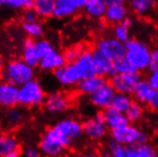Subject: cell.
<instances>
[{
  "instance_id": "1",
  "label": "cell",
  "mask_w": 158,
  "mask_h": 157,
  "mask_svg": "<svg viewBox=\"0 0 158 157\" xmlns=\"http://www.w3.org/2000/svg\"><path fill=\"white\" fill-rule=\"evenodd\" d=\"M83 135V123L73 117H65L49 128L42 136L68 149Z\"/></svg>"
},
{
  "instance_id": "2",
  "label": "cell",
  "mask_w": 158,
  "mask_h": 157,
  "mask_svg": "<svg viewBox=\"0 0 158 157\" xmlns=\"http://www.w3.org/2000/svg\"><path fill=\"white\" fill-rule=\"evenodd\" d=\"M125 44L126 53L125 57L130 64L136 70V72H142L149 69L152 51L150 47L144 41L130 38Z\"/></svg>"
},
{
  "instance_id": "3",
  "label": "cell",
  "mask_w": 158,
  "mask_h": 157,
  "mask_svg": "<svg viewBox=\"0 0 158 157\" xmlns=\"http://www.w3.org/2000/svg\"><path fill=\"white\" fill-rule=\"evenodd\" d=\"M1 76L4 81L12 83L19 88L35 79V69L26 64L22 59H14L5 65Z\"/></svg>"
},
{
  "instance_id": "4",
  "label": "cell",
  "mask_w": 158,
  "mask_h": 157,
  "mask_svg": "<svg viewBox=\"0 0 158 157\" xmlns=\"http://www.w3.org/2000/svg\"><path fill=\"white\" fill-rule=\"evenodd\" d=\"M46 93L36 79H32L18 88V104L23 107L36 108L44 104Z\"/></svg>"
},
{
  "instance_id": "5",
  "label": "cell",
  "mask_w": 158,
  "mask_h": 157,
  "mask_svg": "<svg viewBox=\"0 0 158 157\" xmlns=\"http://www.w3.org/2000/svg\"><path fill=\"white\" fill-rule=\"evenodd\" d=\"M110 138L123 147H135V146L148 142L147 133L134 125L129 124L118 130L110 131Z\"/></svg>"
},
{
  "instance_id": "6",
  "label": "cell",
  "mask_w": 158,
  "mask_h": 157,
  "mask_svg": "<svg viewBox=\"0 0 158 157\" xmlns=\"http://www.w3.org/2000/svg\"><path fill=\"white\" fill-rule=\"evenodd\" d=\"M141 79V74L138 72L124 74L115 73L111 77H110L109 83L114 88L116 93H124L131 95L133 93L135 86L137 85V83Z\"/></svg>"
},
{
  "instance_id": "7",
  "label": "cell",
  "mask_w": 158,
  "mask_h": 157,
  "mask_svg": "<svg viewBox=\"0 0 158 157\" xmlns=\"http://www.w3.org/2000/svg\"><path fill=\"white\" fill-rule=\"evenodd\" d=\"M95 50L99 51L112 61L124 57L126 53L125 44L118 41L114 36L99 38L95 43Z\"/></svg>"
},
{
  "instance_id": "8",
  "label": "cell",
  "mask_w": 158,
  "mask_h": 157,
  "mask_svg": "<svg viewBox=\"0 0 158 157\" xmlns=\"http://www.w3.org/2000/svg\"><path fill=\"white\" fill-rule=\"evenodd\" d=\"M108 130L109 129L102 113L94 115L83 123V134L94 141L103 139L107 135Z\"/></svg>"
},
{
  "instance_id": "9",
  "label": "cell",
  "mask_w": 158,
  "mask_h": 157,
  "mask_svg": "<svg viewBox=\"0 0 158 157\" xmlns=\"http://www.w3.org/2000/svg\"><path fill=\"white\" fill-rule=\"evenodd\" d=\"M107 10L105 20L110 24H120L128 17V9L122 0H105Z\"/></svg>"
},
{
  "instance_id": "10",
  "label": "cell",
  "mask_w": 158,
  "mask_h": 157,
  "mask_svg": "<svg viewBox=\"0 0 158 157\" xmlns=\"http://www.w3.org/2000/svg\"><path fill=\"white\" fill-rule=\"evenodd\" d=\"M115 93V91L110 86V84L106 82L99 87L94 93L89 95V101L94 107L104 110L110 107Z\"/></svg>"
},
{
  "instance_id": "11",
  "label": "cell",
  "mask_w": 158,
  "mask_h": 157,
  "mask_svg": "<svg viewBox=\"0 0 158 157\" xmlns=\"http://www.w3.org/2000/svg\"><path fill=\"white\" fill-rule=\"evenodd\" d=\"M53 75L61 85L66 87L77 86L82 80V76L74 63L65 64L60 69L53 72Z\"/></svg>"
},
{
  "instance_id": "12",
  "label": "cell",
  "mask_w": 158,
  "mask_h": 157,
  "mask_svg": "<svg viewBox=\"0 0 158 157\" xmlns=\"http://www.w3.org/2000/svg\"><path fill=\"white\" fill-rule=\"evenodd\" d=\"M70 100L65 93L61 92H52L46 96L44 107L48 113L59 114L66 111L70 107Z\"/></svg>"
},
{
  "instance_id": "13",
  "label": "cell",
  "mask_w": 158,
  "mask_h": 157,
  "mask_svg": "<svg viewBox=\"0 0 158 157\" xmlns=\"http://www.w3.org/2000/svg\"><path fill=\"white\" fill-rule=\"evenodd\" d=\"M86 0H56L52 16L66 18L74 15L79 10L84 9Z\"/></svg>"
},
{
  "instance_id": "14",
  "label": "cell",
  "mask_w": 158,
  "mask_h": 157,
  "mask_svg": "<svg viewBox=\"0 0 158 157\" xmlns=\"http://www.w3.org/2000/svg\"><path fill=\"white\" fill-rule=\"evenodd\" d=\"M18 104V87L7 82L0 81V106L10 109Z\"/></svg>"
},
{
  "instance_id": "15",
  "label": "cell",
  "mask_w": 158,
  "mask_h": 157,
  "mask_svg": "<svg viewBox=\"0 0 158 157\" xmlns=\"http://www.w3.org/2000/svg\"><path fill=\"white\" fill-rule=\"evenodd\" d=\"M93 54V60L94 64V69H95V74L100 77H111L114 74V61L108 58L106 55L101 53L97 50L92 51Z\"/></svg>"
},
{
  "instance_id": "16",
  "label": "cell",
  "mask_w": 158,
  "mask_h": 157,
  "mask_svg": "<svg viewBox=\"0 0 158 157\" xmlns=\"http://www.w3.org/2000/svg\"><path fill=\"white\" fill-rule=\"evenodd\" d=\"M74 64L82 76V80L96 75L92 51L85 49L82 54L79 56V58L74 62Z\"/></svg>"
},
{
  "instance_id": "17",
  "label": "cell",
  "mask_w": 158,
  "mask_h": 157,
  "mask_svg": "<svg viewBox=\"0 0 158 157\" xmlns=\"http://www.w3.org/2000/svg\"><path fill=\"white\" fill-rule=\"evenodd\" d=\"M101 113H102V114L104 116L108 129L110 131L114 130H118L120 128H123V127L131 124L127 116L125 115V114L118 113V111H116L114 109H111L110 107L104 109L103 111H101Z\"/></svg>"
},
{
  "instance_id": "18",
  "label": "cell",
  "mask_w": 158,
  "mask_h": 157,
  "mask_svg": "<svg viewBox=\"0 0 158 157\" xmlns=\"http://www.w3.org/2000/svg\"><path fill=\"white\" fill-rule=\"evenodd\" d=\"M65 64L66 62L63 57V53L54 49L51 53L40 59L38 67L45 72H55Z\"/></svg>"
},
{
  "instance_id": "19",
  "label": "cell",
  "mask_w": 158,
  "mask_h": 157,
  "mask_svg": "<svg viewBox=\"0 0 158 157\" xmlns=\"http://www.w3.org/2000/svg\"><path fill=\"white\" fill-rule=\"evenodd\" d=\"M22 60L31 68H36L39 66L40 57L35 49V40L26 38L22 46Z\"/></svg>"
},
{
  "instance_id": "20",
  "label": "cell",
  "mask_w": 158,
  "mask_h": 157,
  "mask_svg": "<svg viewBox=\"0 0 158 157\" xmlns=\"http://www.w3.org/2000/svg\"><path fill=\"white\" fill-rule=\"evenodd\" d=\"M107 5L105 0H86L85 14L93 19H101L105 16Z\"/></svg>"
},
{
  "instance_id": "21",
  "label": "cell",
  "mask_w": 158,
  "mask_h": 157,
  "mask_svg": "<svg viewBox=\"0 0 158 157\" xmlns=\"http://www.w3.org/2000/svg\"><path fill=\"white\" fill-rule=\"evenodd\" d=\"M107 81L105 78L100 77L98 75H94L93 77L86 78V79H83L79 82L77 84V91L82 94H86L89 96L99 87H101Z\"/></svg>"
},
{
  "instance_id": "22",
  "label": "cell",
  "mask_w": 158,
  "mask_h": 157,
  "mask_svg": "<svg viewBox=\"0 0 158 157\" xmlns=\"http://www.w3.org/2000/svg\"><path fill=\"white\" fill-rule=\"evenodd\" d=\"M153 92V89L151 88L149 85L147 79H142L137 83V85L135 86L132 96L135 100V102H137L139 104H147L148 101Z\"/></svg>"
},
{
  "instance_id": "23",
  "label": "cell",
  "mask_w": 158,
  "mask_h": 157,
  "mask_svg": "<svg viewBox=\"0 0 158 157\" xmlns=\"http://www.w3.org/2000/svg\"><path fill=\"white\" fill-rule=\"evenodd\" d=\"M19 149V142L12 133L0 132V157Z\"/></svg>"
},
{
  "instance_id": "24",
  "label": "cell",
  "mask_w": 158,
  "mask_h": 157,
  "mask_svg": "<svg viewBox=\"0 0 158 157\" xmlns=\"http://www.w3.org/2000/svg\"><path fill=\"white\" fill-rule=\"evenodd\" d=\"M25 118H26V114L21 108L14 107V108L8 109L6 110L5 119H6L7 124L10 127L15 128V127L20 126L22 123L24 122Z\"/></svg>"
},
{
  "instance_id": "25",
  "label": "cell",
  "mask_w": 158,
  "mask_h": 157,
  "mask_svg": "<svg viewBox=\"0 0 158 157\" xmlns=\"http://www.w3.org/2000/svg\"><path fill=\"white\" fill-rule=\"evenodd\" d=\"M132 26V19L131 17H127L122 23L114 25L112 32L114 37L118 41L125 43L130 39V29Z\"/></svg>"
},
{
  "instance_id": "26",
  "label": "cell",
  "mask_w": 158,
  "mask_h": 157,
  "mask_svg": "<svg viewBox=\"0 0 158 157\" xmlns=\"http://www.w3.org/2000/svg\"><path fill=\"white\" fill-rule=\"evenodd\" d=\"M54 5V0H35L33 10L35 12L38 17L46 18L52 15Z\"/></svg>"
},
{
  "instance_id": "27",
  "label": "cell",
  "mask_w": 158,
  "mask_h": 157,
  "mask_svg": "<svg viewBox=\"0 0 158 157\" xmlns=\"http://www.w3.org/2000/svg\"><path fill=\"white\" fill-rule=\"evenodd\" d=\"M132 98L129 94H124V93H115L112 102L110 105V108L115 109L118 113L121 114H126V111L130 108V106L132 103Z\"/></svg>"
},
{
  "instance_id": "28",
  "label": "cell",
  "mask_w": 158,
  "mask_h": 157,
  "mask_svg": "<svg viewBox=\"0 0 158 157\" xmlns=\"http://www.w3.org/2000/svg\"><path fill=\"white\" fill-rule=\"evenodd\" d=\"M156 3L153 0H131L130 7L137 15H145L153 10Z\"/></svg>"
},
{
  "instance_id": "29",
  "label": "cell",
  "mask_w": 158,
  "mask_h": 157,
  "mask_svg": "<svg viewBox=\"0 0 158 157\" xmlns=\"http://www.w3.org/2000/svg\"><path fill=\"white\" fill-rule=\"evenodd\" d=\"M22 28H23V31L28 35V37L33 40L40 39L45 32L44 26L39 21L35 22V23H23Z\"/></svg>"
},
{
  "instance_id": "30",
  "label": "cell",
  "mask_w": 158,
  "mask_h": 157,
  "mask_svg": "<svg viewBox=\"0 0 158 157\" xmlns=\"http://www.w3.org/2000/svg\"><path fill=\"white\" fill-rule=\"evenodd\" d=\"M143 114H144L143 106L137 102H135V101H132L131 105L130 106V108L128 109V110L125 114L130 123H134V122L139 121L142 118Z\"/></svg>"
},
{
  "instance_id": "31",
  "label": "cell",
  "mask_w": 158,
  "mask_h": 157,
  "mask_svg": "<svg viewBox=\"0 0 158 157\" xmlns=\"http://www.w3.org/2000/svg\"><path fill=\"white\" fill-rule=\"evenodd\" d=\"M84 50H85V47L83 45H75V46H73L69 49H67L63 52V57L65 59L66 64L74 63L79 58V56L82 54Z\"/></svg>"
},
{
  "instance_id": "32",
  "label": "cell",
  "mask_w": 158,
  "mask_h": 157,
  "mask_svg": "<svg viewBox=\"0 0 158 157\" xmlns=\"http://www.w3.org/2000/svg\"><path fill=\"white\" fill-rule=\"evenodd\" d=\"M114 74L132 73L136 72V70L133 68L125 57H121L114 61Z\"/></svg>"
},
{
  "instance_id": "33",
  "label": "cell",
  "mask_w": 158,
  "mask_h": 157,
  "mask_svg": "<svg viewBox=\"0 0 158 157\" xmlns=\"http://www.w3.org/2000/svg\"><path fill=\"white\" fill-rule=\"evenodd\" d=\"M35 49L40 59L44 56H46V55H48L49 53H51L54 50L52 43L49 40L44 39V38L35 40Z\"/></svg>"
},
{
  "instance_id": "34",
  "label": "cell",
  "mask_w": 158,
  "mask_h": 157,
  "mask_svg": "<svg viewBox=\"0 0 158 157\" xmlns=\"http://www.w3.org/2000/svg\"><path fill=\"white\" fill-rule=\"evenodd\" d=\"M140 157H158V152L154 146L149 142L135 146Z\"/></svg>"
},
{
  "instance_id": "35",
  "label": "cell",
  "mask_w": 158,
  "mask_h": 157,
  "mask_svg": "<svg viewBox=\"0 0 158 157\" xmlns=\"http://www.w3.org/2000/svg\"><path fill=\"white\" fill-rule=\"evenodd\" d=\"M1 6L10 10H23L25 6V0H3Z\"/></svg>"
},
{
  "instance_id": "36",
  "label": "cell",
  "mask_w": 158,
  "mask_h": 157,
  "mask_svg": "<svg viewBox=\"0 0 158 157\" xmlns=\"http://www.w3.org/2000/svg\"><path fill=\"white\" fill-rule=\"evenodd\" d=\"M38 16L35 14V12L32 10H25L22 13V20L23 23H35L38 22Z\"/></svg>"
},
{
  "instance_id": "37",
  "label": "cell",
  "mask_w": 158,
  "mask_h": 157,
  "mask_svg": "<svg viewBox=\"0 0 158 157\" xmlns=\"http://www.w3.org/2000/svg\"><path fill=\"white\" fill-rule=\"evenodd\" d=\"M149 70L151 72L158 71V48L152 51L150 64H149Z\"/></svg>"
},
{
  "instance_id": "38",
  "label": "cell",
  "mask_w": 158,
  "mask_h": 157,
  "mask_svg": "<svg viewBox=\"0 0 158 157\" xmlns=\"http://www.w3.org/2000/svg\"><path fill=\"white\" fill-rule=\"evenodd\" d=\"M24 157H41V152L35 146H27L23 150Z\"/></svg>"
},
{
  "instance_id": "39",
  "label": "cell",
  "mask_w": 158,
  "mask_h": 157,
  "mask_svg": "<svg viewBox=\"0 0 158 157\" xmlns=\"http://www.w3.org/2000/svg\"><path fill=\"white\" fill-rule=\"evenodd\" d=\"M147 81L153 91H158V71L151 72L150 75L147 78Z\"/></svg>"
},
{
  "instance_id": "40",
  "label": "cell",
  "mask_w": 158,
  "mask_h": 157,
  "mask_svg": "<svg viewBox=\"0 0 158 157\" xmlns=\"http://www.w3.org/2000/svg\"><path fill=\"white\" fill-rule=\"evenodd\" d=\"M147 105L152 110L158 111V91H153Z\"/></svg>"
},
{
  "instance_id": "41",
  "label": "cell",
  "mask_w": 158,
  "mask_h": 157,
  "mask_svg": "<svg viewBox=\"0 0 158 157\" xmlns=\"http://www.w3.org/2000/svg\"><path fill=\"white\" fill-rule=\"evenodd\" d=\"M21 156V151L20 150H15V151H10L8 152L7 154H5L4 156L2 157H20Z\"/></svg>"
},
{
  "instance_id": "42",
  "label": "cell",
  "mask_w": 158,
  "mask_h": 157,
  "mask_svg": "<svg viewBox=\"0 0 158 157\" xmlns=\"http://www.w3.org/2000/svg\"><path fill=\"white\" fill-rule=\"evenodd\" d=\"M77 157H100V156L96 153H94V152H85V153L78 155Z\"/></svg>"
},
{
  "instance_id": "43",
  "label": "cell",
  "mask_w": 158,
  "mask_h": 157,
  "mask_svg": "<svg viewBox=\"0 0 158 157\" xmlns=\"http://www.w3.org/2000/svg\"><path fill=\"white\" fill-rule=\"evenodd\" d=\"M5 67V62L4 59L2 58V56H0V70H3Z\"/></svg>"
},
{
  "instance_id": "44",
  "label": "cell",
  "mask_w": 158,
  "mask_h": 157,
  "mask_svg": "<svg viewBox=\"0 0 158 157\" xmlns=\"http://www.w3.org/2000/svg\"><path fill=\"white\" fill-rule=\"evenodd\" d=\"M104 157H114V156H112L111 154H110V153L106 151L104 152Z\"/></svg>"
},
{
  "instance_id": "45",
  "label": "cell",
  "mask_w": 158,
  "mask_h": 157,
  "mask_svg": "<svg viewBox=\"0 0 158 157\" xmlns=\"http://www.w3.org/2000/svg\"><path fill=\"white\" fill-rule=\"evenodd\" d=\"M2 128H3V121H2L1 117H0V132L2 130Z\"/></svg>"
},
{
  "instance_id": "46",
  "label": "cell",
  "mask_w": 158,
  "mask_h": 157,
  "mask_svg": "<svg viewBox=\"0 0 158 157\" xmlns=\"http://www.w3.org/2000/svg\"><path fill=\"white\" fill-rule=\"evenodd\" d=\"M62 157H72V156H62Z\"/></svg>"
},
{
  "instance_id": "47",
  "label": "cell",
  "mask_w": 158,
  "mask_h": 157,
  "mask_svg": "<svg viewBox=\"0 0 158 157\" xmlns=\"http://www.w3.org/2000/svg\"><path fill=\"white\" fill-rule=\"evenodd\" d=\"M0 7H1V1H0Z\"/></svg>"
}]
</instances>
